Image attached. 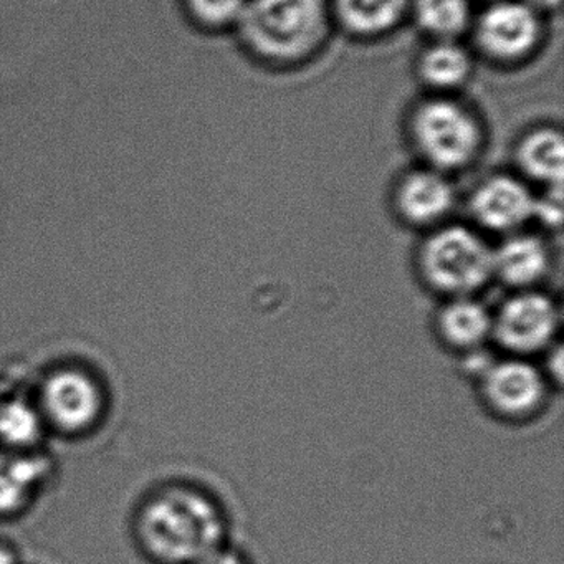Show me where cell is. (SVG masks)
Returning <instances> with one entry per match:
<instances>
[{
    "instance_id": "ba28073f",
    "label": "cell",
    "mask_w": 564,
    "mask_h": 564,
    "mask_svg": "<svg viewBox=\"0 0 564 564\" xmlns=\"http://www.w3.org/2000/svg\"><path fill=\"white\" fill-rule=\"evenodd\" d=\"M37 405L45 424L48 422L65 432H78L90 427L100 417L104 394L87 372L61 369L45 379Z\"/></svg>"
},
{
    "instance_id": "5b68a950",
    "label": "cell",
    "mask_w": 564,
    "mask_h": 564,
    "mask_svg": "<svg viewBox=\"0 0 564 564\" xmlns=\"http://www.w3.org/2000/svg\"><path fill=\"white\" fill-rule=\"evenodd\" d=\"M475 47L497 65L530 58L543 41V18L523 0H494L474 18Z\"/></svg>"
},
{
    "instance_id": "6da1fadb",
    "label": "cell",
    "mask_w": 564,
    "mask_h": 564,
    "mask_svg": "<svg viewBox=\"0 0 564 564\" xmlns=\"http://www.w3.org/2000/svg\"><path fill=\"white\" fill-rule=\"evenodd\" d=\"M332 25L329 0H249L236 29L250 55L290 67L322 51Z\"/></svg>"
},
{
    "instance_id": "44dd1931",
    "label": "cell",
    "mask_w": 564,
    "mask_h": 564,
    "mask_svg": "<svg viewBox=\"0 0 564 564\" xmlns=\"http://www.w3.org/2000/svg\"><path fill=\"white\" fill-rule=\"evenodd\" d=\"M523 2L530 6L533 11H536L541 18L560 11L561 4H563V0H523Z\"/></svg>"
},
{
    "instance_id": "e0dca14e",
    "label": "cell",
    "mask_w": 564,
    "mask_h": 564,
    "mask_svg": "<svg viewBox=\"0 0 564 564\" xmlns=\"http://www.w3.org/2000/svg\"><path fill=\"white\" fill-rule=\"evenodd\" d=\"M409 15L431 41H458L475 18L471 0H411Z\"/></svg>"
},
{
    "instance_id": "9c48e42d",
    "label": "cell",
    "mask_w": 564,
    "mask_h": 564,
    "mask_svg": "<svg viewBox=\"0 0 564 564\" xmlns=\"http://www.w3.org/2000/svg\"><path fill=\"white\" fill-rule=\"evenodd\" d=\"M455 189L447 174L422 166L402 174L394 187V209L414 227H438L455 206Z\"/></svg>"
},
{
    "instance_id": "8fae6325",
    "label": "cell",
    "mask_w": 564,
    "mask_h": 564,
    "mask_svg": "<svg viewBox=\"0 0 564 564\" xmlns=\"http://www.w3.org/2000/svg\"><path fill=\"white\" fill-rule=\"evenodd\" d=\"M551 253L546 242L534 234L520 232L505 236L494 250V276L517 290H533L546 276Z\"/></svg>"
},
{
    "instance_id": "2e32d148",
    "label": "cell",
    "mask_w": 564,
    "mask_h": 564,
    "mask_svg": "<svg viewBox=\"0 0 564 564\" xmlns=\"http://www.w3.org/2000/svg\"><path fill=\"white\" fill-rule=\"evenodd\" d=\"M491 328L494 315L470 296H455L438 315V329L455 348H477L490 338Z\"/></svg>"
},
{
    "instance_id": "7402d4cb",
    "label": "cell",
    "mask_w": 564,
    "mask_h": 564,
    "mask_svg": "<svg viewBox=\"0 0 564 564\" xmlns=\"http://www.w3.org/2000/svg\"><path fill=\"white\" fill-rule=\"evenodd\" d=\"M0 564H15L14 553L4 544H0Z\"/></svg>"
},
{
    "instance_id": "5bb4252c",
    "label": "cell",
    "mask_w": 564,
    "mask_h": 564,
    "mask_svg": "<svg viewBox=\"0 0 564 564\" xmlns=\"http://www.w3.org/2000/svg\"><path fill=\"white\" fill-rule=\"evenodd\" d=\"M419 80L432 95H454L474 74V58L458 41H431L419 54Z\"/></svg>"
},
{
    "instance_id": "8992f818",
    "label": "cell",
    "mask_w": 564,
    "mask_h": 564,
    "mask_svg": "<svg viewBox=\"0 0 564 564\" xmlns=\"http://www.w3.org/2000/svg\"><path fill=\"white\" fill-rule=\"evenodd\" d=\"M557 326L560 313L553 300L536 290H520L494 316L491 336L501 348L524 358L546 348L553 341Z\"/></svg>"
},
{
    "instance_id": "7c38bea8",
    "label": "cell",
    "mask_w": 564,
    "mask_h": 564,
    "mask_svg": "<svg viewBox=\"0 0 564 564\" xmlns=\"http://www.w3.org/2000/svg\"><path fill=\"white\" fill-rule=\"evenodd\" d=\"M333 24L355 39L384 37L411 11V0H329Z\"/></svg>"
},
{
    "instance_id": "ffe728a7",
    "label": "cell",
    "mask_w": 564,
    "mask_h": 564,
    "mask_svg": "<svg viewBox=\"0 0 564 564\" xmlns=\"http://www.w3.org/2000/svg\"><path fill=\"white\" fill-rule=\"evenodd\" d=\"M194 564H243V561L234 551L224 550V547L219 546L207 553L206 556L197 560Z\"/></svg>"
},
{
    "instance_id": "7a4b0ae2",
    "label": "cell",
    "mask_w": 564,
    "mask_h": 564,
    "mask_svg": "<svg viewBox=\"0 0 564 564\" xmlns=\"http://www.w3.org/2000/svg\"><path fill=\"white\" fill-rule=\"evenodd\" d=\"M140 534L160 560L194 564L220 546L224 518L217 505L200 491L171 488L143 508Z\"/></svg>"
},
{
    "instance_id": "9a60e30c",
    "label": "cell",
    "mask_w": 564,
    "mask_h": 564,
    "mask_svg": "<svg viewBox=\"0 0 564 564\" xmlns=\"http://www.w3.org/2000/svg\"><path fill=\"white\" fill-rule=\"evenodd\" d=\"M51 462L31 451H0V514L21 510L47 481Z\"/></svg>"
},
{
    "instance_id": "d6986e66",
    "label": "cell",
    "mask_w": 564,
    "mask_h": 564,
    "mask_svg": "<svg viewBox=\"0 0 564 564\" xmlns=\"http://www.w3.org/2000/svg\"><path fill=\"white\" fill-rule=\"evenodd\" d=\"M249 0H187L191 12L207 28H237Z\"/></svg>"
},
{
    "instance_id": "ac0fdd59",
    "label": "cell",
    "mask_w": 564,
    "mask_h": 564,
    "mask_svg": "<svg viewBox=\"0 0 564 564\" xmlns=\"http://www.w3.org/2000/svg\"><path fill=\"white\" fill-rule=\"evenodd\" d=\"M45 425L41 409L28 399L9 398L0 402V444L6 451H32Z\"/></svg>"
},
{
    "instance_id": "52a82bcc",
    "label": "cell",
    "mask_w": 564,
    "mask_h": 564,
    "mask_svg": "<svg viewBox=\"0 0 564 564\" xmlns=\"http://www.w3.org/2000/svg\"><path fill=\"white\" fill-rule=\"evenodd\" d=\"M538 196L520 176L494 174L478 183L468 197L471 219L490 232L510 236L534 219Z\"/></svg>"
},
{
    "instance_id": "3957f363",
    "label": "cell",
    "mask_w": 564,
    "mask_h": 564,
    "mask_svg": "<svg viewBox=\"0 0 564 564\" xmlns=\"http://www.w3.org/2000/svg\"><path fill=\"white\" fill-rule=\"evenodd\" d=\"M408 137L424 166L447 176L470 167L485 147L484 123L454 95H432L415 105Z\"/></svg>"
},
{
    "instance_id": "277c9868",
    "label": "cell",
    "mask_w": 564,
    "mask_h": 564,
    "mask_svg": "<svg viewBox=\"0 0 564 564\" xmlns=\"http://www.w3.org/2000/svg\"><path fill=\"white\" fill-rule=\"evenodd\" d=\"M421 270L434 289L468 296L494 276V249L470 227H435L421 249Z\"/></svg>"
},
{
    "instance_id": "30bf717a",
    "label": "cell",
    "mask_w": 564,
    "mask_h": 564,
    "mask_svg": "<svg viewBox=\"0 0 564 564\" xmlns=\"http://www.w3.org/2000/svg\"><path fill=\"white\" fill-rule=\"evenodd\" d=\"M484 391L498 414L524 417L543 404L546 381L531 362L514 356L484 369Z\"/></svg>"
},
{
    "instance_id": "4fadbf2b",
    "label": "cell",
    "mask_w": 564,
    "mask_h": 564,
    "mask_svg": "<svg viewBox=\"0 0 564 564\" xmlns=\"http://www.w3.org/2000/svg\"><path fill=\"white\" fill-rule=\"evenodd\" d=\"M514 161L527 183L561 187L564 171L563 134L557 128L538 127L527 131L514 148Z\"/></svg>"
}]
</instances>
